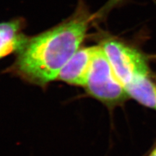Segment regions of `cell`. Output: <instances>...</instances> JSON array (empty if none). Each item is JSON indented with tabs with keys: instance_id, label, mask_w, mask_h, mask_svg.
<instances>
[{
	"instance_id": "277c9868",
	"label": "cell",
	"mask_w": 156,
	"mask_h": 156,
	"mask_svg": "<svg viewBox=\"0 0 156 156\" xmlns=\"http://www.w3.org/2000/svg\"><path fill=\"white\" fill-rule=\"evenodd\" d=\"M97 46L79 49L64 65L57 80L69 85L85 87Z\"/></svg>"
},
{
	"instance_id": "7a4b0ae2",
	"label": "cell",
	"mask_w": 156,
	"mask_h": 156,
	"mask_svg": "<svg viewBox=\"0 0 156 156\" xmlns=\"http://www.w3.org/2000/svg\"><path fill=\"white\" fill-rule=\"evenodd\" d=\"M84 87L90 95L109 107L122 104L129 98L101 46L95 50Z\"/></svg>"
},
{
	"instance_id": "52a82bcc",
	"label": "cell",
	"mask_w": 156,
	"mask_h": 156,
	"mask_svg": "<svg viewBox=\"0 0 156 156\" xmlns=\"http://www.w3.org/2000/svg\"><path fill=\"white\" fill-rule=\"evenodd\" d=\"M123 1H124V0H108V2L106 4V5L101 10L100 13L101 15H104L105 13L108 12L110 11L114 7H116L117 5L122 3Z\"/></svg>"
},
{
	"instance_id": "ba28073f",
	"label": "cell",
	"mask_w": 156,
	"mask_h": 156,
	"mask_svg": "<svg viewBox=\"0 0 156 156\" xmlns=\"http://www.w3.org/2000/svg\"><path fill=\"white\" fill-rule=\"evenodd\" d=\"M147 156H156V145L154 146V147L151 150V151L150 152Z\"/></svg>"
},
{
	"instance_id": "6da1fadb",
	"label": "cell",
	"mask_w": 156,
	"mask_h": 156,
	"mask_svg": "<svg viewBox=\"0 0 156 156\" xmlns=\"http://www.w3.org/2000/svg\"><path fill=\"white\" fill-rule=\"evenodd\" d=\"M89 23L88 17L79 16L28 39L17 52L13 71L40 86L57 80L62 68L80 49Z\"/></svg>"
},
{
	"instance_id": "3957f363",
	"label": "cell",
	"mask_w": 156,
	"mask_h": 156,
	"mask_svg": "<svg viewBox=\"0 0 156 156\" xmlns=\"http://www.w3.org/2000/svg\"><path fill=\"white\" fill-rule=\"evenodd\" d=\"M115 75L125 87L134 78L151 75L145 54L116 39H108L101 46Z\"/></svg>"
},
{
	"instance_id": "5b68a950",
	"label": "cell",
	"mask_w": 156,
	"mask_h": 156,
	"mask_svg": "<svg viewBox=\"0 0 156 156\" xmlns=\"http://www.w3.org/2000/svg\"><path fill=\"white\" fill-rule=\"evenodd\" d=\"M151 75L136 77L124 88L129 98L156 112V83Z\"/></svg>"
},
{
	"instance_id": "8992f818",
	"label": "cell",
	"mask_w": 156,
	"mask_h": 156,
	"mask_svg": "<svg viewBox=\"0 0 156 156\" xmlns=\"http://www.w3.org/2000/svg\"><path fill=\"white\" fill-rule=\"evenodd\" d=\"M27 41L18 21L0 23V59L12 52H18Z\"/></svg>"
}]
</instances>
